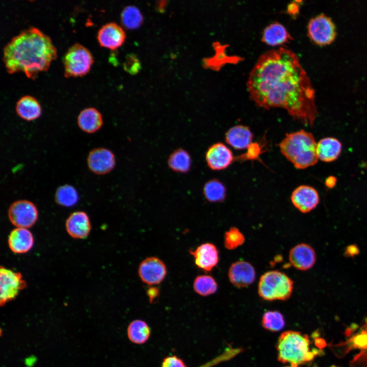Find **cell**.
Wrapping results in <instances>:
<instances>
[{
	"mask_svg": "<svg viewBox=\"0 0 367 367\" xmlns=\"http://www.w3.org/2000/svg\"><path fill=\"white\" fill-rule=\"evenodd\" d=\"M250 99L261 108H281L295 120L312 127L318 111L309 76L292 50L280 47L261 55L249 75Z\"/></svg>",
	"mask_w": 367,
	"mask_h": 367,
	"instance_id": "cell-1",
	"label": "cell"
},
{
	"mask_svg": "<svg viewBox=\"0 0 367 367\" xmlns=\"http://www.w3.org/2000/svg\"><path fill=\"white\" fill-rule=\"evenodd\" d=\"M56 57L57 49L50 38L31 27L7 43L3 49V61L9 73L21 71L34 80L40 72L46 71Z\"/></svg>",
	"mask_w": 367,
	"mask_h": 367,
	"instance_id": "cell-2",
	"label": "cell"
},
{
	"mask_svg": "<svg viewBox=\"0 0 367 367\" xmlns=\"http://www.w3.org/2000/svg\"><path fill=\"white\" fill-rule=\"evenodd\" d=\"M278 146L281 154L298 169L312 166L318 162L315 138L304 129L286 133Z\"/></svg>",
	"mask_w": 367,
	"mask_h": 367,
	"instance_id": "cell-3",
	"label": "cell"
},
{
	"mask_svg": "<svg viewBox=\"0 0 367 367\" xmlns=\"http://www.w3.org/2000/svg\"><path fill=\"white\" fill-rule=\"evenodd\" d=\"M276 348L278 360L294 367L311 361L319 352L318 350L311 348L308 335L291 330L280 335Z\"/></svg>",
	"mask_w": 367,
	"mask_h": 367,
	"instance_id": "cell-4",
	"label": "cell"
},
{
	"mask_svg": "<svg viewBox=\"0 0 367 367\" xmlns=\"http://www.w3.org/2000/svg\"><path fill=\"white\" fill-rule=\"evenodd\" d=\"M293 285V281L284 273L269 271L260 277L258 293L265 300H286L292 294Z\"/></svg>",
	"mask_w": 367,
	"mask_h": 367,
	"instance_id": "cell-5",
	"label": "cell"
},
{
	"mask_svg": "<svg viewBox=\"0 0 367 367\" xmlns=\"http://www.w3.org/2000/svg\"><path fill=\"white\" fill-rule=\"evenodd\" d=\"M93 62V56L86 47L78 43L73 44L63 58L65 76L76 77L87 74Z\"/></svg>",
	"mask_w": 367,
	"mask_h": 367,
	"instance_id": "cell-6",
	"label": "cell"
},
{
	"mask_svg": "<svg viewBox=\"0 0 367 367\" xmlns=\"http://www.w3.org/2000/svg\"><path fill=\"white\" fill-rule=\"evenodd\" d=\"M307 34L314 43L320 46L331 44L335 39V27L331 19L324 14L312 18L307 24Z\"/></svg>",
	"mask_w": 367,
	"mask_h": 367,
	"instance_id": "cell-7",
	"label": "cell"
},
{
	"mask_svg": "<svg viewBox=\"0 0 367 367\" xmlns=\"http://www.w3.org/2000/svg\"><path fill=\"white\" fill-rule=\"evenodd\" d=\"M27 286V282L20 272L1 267L0 303L2 306L14 299Z\"/></svg>",
	"mask_w": 367,
	"mask_h": 367,
	"instance_id": "cell-8",
	"label": "cell"
},
{
	"mask_svg": "<svg viewBox=\"0 0 367 367\" xmlns=\"http://www.w3.org/2000/svg\"><path fill=\"white\" fill-rule=\"evenodd\" d=\"M8 218L11 223L17 228H28L36 222L38 211L36 205L27 200H18L10 206Z\"/></svg>",
	"mask_w": 367,
	"mask_h": 367,
	"instance_id": "cell-9",
	"label": "cell"
},
{
	"mask_svg": "<svg viewBox=\"0 0 367 367\" xmlns=\"http://www.w3.org/2000/svg\"><path fill=\"white\" fill-rule=\"evenodd\" d=\"M88 168L97 175H105L112 171L116 165V158L113 152L104 147L91 150L87 156Z\"/></svg>",
	"mask_w": 367,
	"mask_h": 367,
	"instance_id": "cell-10",
	"label": "cell"
},
{
	"mask_svg": "<svg viewBox=\"0 0 367 367\" xmlns=\"http://www.w3.org/2000/svg\"><path fill=\"white\" fill-rule=\"evenodd\" d=\"M138 274L143 282L153 285L160 283L164 279L167 274V268L160 258L149 257L140 263Z\"/></svg>",
	"mask_w": 367,
	"mask_h": 367,
	"instance_id": "cell-11",
	"label": "cell"
},
{
	"mask_svg": "<svg viewBox=\"0 0 367 367\" xmlns=\"http://www.w3.org/2000/svg\"><path fill=\"white\" fill-rule=\"evenodd\" d=\"M232 151L221 142L215 143L209 147L205 153V161L208 167L213 170H222L228 167L234 161Z\"/></svg>",
	"mask_w": 367,
	"mask_h": 367,
	"instance_id": "cell-12",
	"label": "cell"
},
{
	"mask_svg": "<svg viewBox=\"0 0 367 367\" xmlns=\"http://www.w3.org/2000/svg\"><path fill=\"white\" fill-rule=\"evenodd\" d=\"M291 199L294 206L303 213L311 211L320 202L317 190L307 185H301L296 188L292 193Z\"/></svg>",
	"mask_w": 367,
	"mask_h": 367,
	"instance_id": "cell-13",
	"label": "cell"
},
{
	"mask_svg": "<svg viewBox=\"0 0 367 367\" xmlns=\"http://www.w3.org/2000/svg\"><path fill=\"white\" fill-rule=\"evenodd\" d=\"M230 282L237 287H245L255 280L256 273L254 267L245 260L237 261L230 266L228 272Z\"/></svg>",
	"mask_w": 367,
	"mask_h": 367,
	"instance_id": "cell-14",
	"label": "cell"
},
{
	"mask_svg": "<svg viewBox=\"0 0 367 367\" xmlns=\"http://www.w3.org/2000/svg\"><path fill=\"white\" fill-rule=\"evenodd\" d=\"M126 35L122 28L115 22L102 25L97 33V40L100 46L115 49L124 43Z\"/></svg>",
	"mask_w": 367,
	"mask_h": 367,
	"instance_id": "cell-15",
	"label": "cell"
},
{
	"mask_svg": "<svg viewBox=\"0 0 367 367\" xmlns=\"http://www.w3.org/2000/svg\"><path fill=\"white\" fill-rule=\"evenodd\" d=\"M190 253L194 257L195 265L205 271H211L219 261L218 250L211 243H203Z\"/></svg>",
	"mask_w": 367,
	"mask_h": 367,
	"instance_id": "cell-16",
	"label": "cell"
},
{
	"mask_svg": "<svg viewBox=\"0 0 367 367\" xmlns=\"http://www.w3.org/2000/svg\"><path fill=\"white\" fill-rule=\"evenodd\" d=\"M289 258L290 263L296 269L306 271L310 269L315 264L316 254L310 245L301 243L291 249Z\"/></svg>",
	"mask_w": 367,
	"mask_h": 367,
	"instance_id": "cell-17",
	"label": "cell"
},
{
	"mask_svg": "<svg viewBox=\"0 0 367 367\" xmlns=\"http://www.w3.org/2000/svg\"><path fill=\"white\" fill-rule=\"evenodd\" d=\"M68 233L75 239L86 238L91 229V225L87 213L76 211L70 215L66 221Z\"/></svg>",
	"mask_w": 367,
	"mask_h": 367,
	"instance_id": "cell-18",
	"label": "cell"
},
{
	"mask_svg": "<svg viewBox=\"0 0 367 367\" xmlns=\"http://www.w3.org/2000/svg\"><path fill=\"white\" fill-rule=\"evenodd\" d=\"M34 242L33 235L28 228L17 227L11 231L8 241L10 250L17 254L29 251L33 246Z\"/></svg>",
	"mask_w": 367,
	"mask_h": 367,
	"instance_id": "cell-19",
	"label": "cell"
},
{
	"mask_svg": "<svg viewBox=\"0 0 367 367\" xmlns=\"http://www.w3.org/2000/svg\"><path fill=\"white\" fill-rule=\"evenodd\" d=\"M225 137L226 142L230 146L242 150L249 148L252 144L253 135L248 126L237 125L229 128Z\"/></svg>",
	"mask_w": 367,
	"mask_h": 367,
	"instance_id": "cell-20",
	"label": "cell"
},
{
	"mask_svg": "<svg viewBox=\"0 0 367 367\" xmlns=\"http://www.w3.org/2000/svg\"><path fill=\"white\" fill-rule=\"evenodd\" d=\"M79 128L87 134H93L99 130L103 125L101 114L96 109L89 107L82 110L77 118Z\"/></svg>",
	"mask_w": 367,
	"mask_h": 367,
	"instance_id": "cell-21",
	"label": "cell"
},
{
	"mask_svg": "<svg viewBox=\"0 0 367 367\" xmlns=\"http://www.w3.org/2000/svg\"><path fill=\"white\" fill-rule=\"evenodd\" d=\"M15 110L21 119L31 121L38 118L41 114V107L38 100L31 95L20 97L16 102Z\"/></svg>",
	"mask_w": 367,
	"mask_h": 367,
	"instance_id": "cell-22",
	"label": "cell"
},
{
	"mask_svg": "<svg viewBox=\"0 0 367 367\" xmlns=\"http://www.w3.org/2000/svg\"><path fill=\"white\" fill-rule=\"evenodd\" d=\"M342 149V143L337 139L333 137L323 138L317 143L318 159L324 162H333L338 158Z\"/></svg>",
	"mask_w": 367,
	"mask_h": 367,
	"instance_id": "cell-23",
	"label": "cell"
},
{
	"mask_svg": "<svg viewBox=\"0 0 367 367\" xmlns=\"http://www.w3.org/2000/svg\"><path fill=\"white\" fill-rule=\"evenodd\" d=\"M293 39L286 28L281 23L275 22L264 30L261 41L271 46L282 45Z\"/></svg>",
	"mask_w": 367,
	"mask_h": 367,
	"instance_id": "cell-24",
	"label": "cell"
},
{
	"mask_svg": "<svg viewBox=\"0 0 367 367\" xmlns=\"http://www.w3.org/2000/svg\"><path fill=\"white\" fill-rule=\"evenodd\" d=\"M167 164L169 168L174 172L187 173L192 167V158L185 149L179 148L174 150L168 156Z\"/></svg>",
	"mask_w": 367,
	"mask_h": 367,
	"instance_id": "cell-25",
	"label": "cell"
},
{
	"mask_svg": "<svg viewBox=\"0 0 367 367\" xmlns=\"http://www.w3.org/2000/svg\"><path fill=\"white\" fill-rule=\"evenodd\" d=\"M127 332L128 337L132 342L142 344L148 339L150 329L145 321L137 320L129 324Z\"/></svg>",
	"mask_w": 367,
	"mask_h": 367,
	"instance_id": "cell-26",
	"label": "cell"
},
{
	"mask_svg": "<svg viewBox=\"0 0 367 367\" xmlns=\"http://www.w3.org/2000/svg\"><path fill=\"white\" fill-rule=\"evenodd\" d=\"M56 202L62 206L71 207L78 200L77 190L72 186L65 184L59 187L55 194Z\"/></svg>",
	"mask_w": 367,
	"mask_h": 367,
	"instance_id": "cell-27",
	"label": "cell"
},
{
	"mask_svg": "<svg viewBox=\"0 0 367 367\" xmlns=\"http://www.w3.org/2000/svg\"><path fill=\"white\" fill-rule=\"evenodd\" d=\"M226 192L224 185L217 179L207 181L203 188L204 197L211 202L223 201L226 197Z\"/></svg>",
	"mask_w": 367,
	"mask_h": 367,
	"instance_id": "cell-28",
	"label": "cell"
},
{
	"mask_svg": "<svg viewBox=\"0 0 367 367\" xmlns=\"http://www.w3.org/2000/svg\"><path fill=\"white\" fill-rule=\"evenodd\" d=\"M193 289L197 294L202 296H207L217 292L218 284L212 276L201 275L195 278Z\"/></svg>",
	"mask_w": 367,
	"mask_h": 367,
	"instance_id": "cell-29",
	"label": "cell"
},
{
	"mask_svg": "<svg viewBox=\"0 0 367 367\" xmlns=\"http://www.w3.org/2000/svg\"><path fill=\"white\" fill-rule=\"evenodd\" d=\"M122 25L129 30L138 28L143 21V15L139 9L133 6H128L124 8L121 14Z\"/></svg>",
	"mask_w": 367,
	"mask_h": 367,
	"instance_id": "cell-30",
	"label": "cell"
},
{
	"mask_svg": "<svg viewBox=\"0 0 367 367\" xmlns=\"http://www.w3.org/2000/svg\"><path fill=\"white\" fill-rule=\"evenodd\" d=\"M263 326L267 330L277 332L282 330L285 325L283 315L278 311H268L262 318Z\"/></svg>",
	"mask_w": 367,
	"mask_h": 367,
	"instance_id": "cell-31",
	"label": "cell"
},
{
	"mask_svg": "<svg viewBox=\"0 0 367 367\" xmlns=\"http://www.w3.org/2000/svg\"><path fill=\"white\" fill-rule=\"evenodd\" d=\"M224 238V246L228 250L237 249L243 245L245 241L244 234L235 227H231L226 231Z\"/></svg>",
	"mask_w": 367,
	"mask_h": 367,
	"instance_id": "cell-32",
	"label": "cell"
},
{
	"mask_svg": "<svg viewBox=\"0 0 367 367\" xmlns=\"http://www.w3.org/2000/svg\"><path fill=\"white\" fill-rule=\"evenodd\" d=\"M161 367H187V366L181 359L173 355L165 357L162 362Z\"/></svg>",
	"mask_w": 367,
	"mask_h": 367,
	"instance_id": "cell-33",
	"label": "cell"
},
{
	"mask_svg": "<svg viewBox=\"0 0 367 367\" xmlns=\"http://www.w3.org/2000/svg\"><path fill=\"white\" fill-rule=\"evenodd\" d=\"M139 66V62L136 58L130 56L127 58L125 68L128 71L135 73L138 71Z\"/></svg>",
	"mask_w": 367,
	"mask_h": 367,
	"instance_id": "cell-34",
	"label": "cell"
},
{
	"mask_svg": "<svg viewBox=\"0 0 367 367\" xmlns=\"http://www.w3.org/2000/svg\"><path fill=\"white\" fill-rule=\"evenodd\" d=\"M359 252V249L355 245H351L347 246L345 251V254L348 257H353L358 254Z\"/></svg>",
	"mask_w": 367,
	"mask_h": 367,
	"instance_id": "cell-35",
	"label": "cell"
},
{
	"mask_svg": "<svg viewBox=\"0 0 367 367\" xmlns=\"http://www.w3.org/2000/svg\"><path fill=\"white\" fill-rule=\"evenodd\" d=\"M159 294V289L155 286H150L147 290V295L150 302H152L158 297Z\"/></svg>",
	"mask_w": 367,
	"mask_h": 367,
	"instance_id": "cell-36",
	"label": "cell"
},
{
	"mask_svg": "<svg viewBox=\"0 0 367 367\" xmlns=\"http://www.w3.org/2000/svg\"><path fill=\"white\" fill-rule=\"evenodd\" d=\"M336 182V178L333 176H330L327 177L325 181V185L327 187L331 188H333Z\"/></svg>",
	"mask_w": 367,
	"mask_h": 367,
	"instance_id": "cell-37",
	"label": "cell"
},
{
	"mask_svg": "<svg viewBox=\"0 0 367 367\" xmlns=\"http://www.w3.org/2000/svg\"><path fill=\"white\" fill-rule=\"evenodd\" d=\"M298 6L297 5L291 4L289 6L288 11L290 14H295L298 12Z\"/></svg>",
	"mask_w": 367,
	"mask_h": 367,
	"instance_id": "cell-38",
	"label": "cell"
},
{
	"mask_svg": "<svg viewBox=\"0 0 367 367\" xmlns=\"http://www.w3.org/2000/svg\"><path fill=\"white\" fill-rule=\"evenodd\" d=\"M284 367H294V366H291V365H290V366H284Z\"/></svg>",
	"mask_w": 367,
	"mask_h": 367,
	"instance_id": "cell-39",
	"label": "cell"
}]
</instances>
